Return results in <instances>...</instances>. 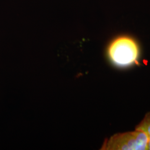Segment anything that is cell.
I'll list each match as a JSON object with an SVG mask.
<instances>
[{
	"instance_id": "obj_3",
	"label": "cell",
	"mask_w": 150,
	"mask_h": 150,
	"mask_svg": "<svg viewBox=\"0 0 150 150\" xmlns=\"http://www.w3.org/2000/svg\"><path fill=\"white\" fill-rule=\"evenodd\" d=\"M136 129L144 132L147 135L149 141V150H150V112L146 114L143 120L136 127Z\"/></svg>"
},
{
	"instance_id": "obj_2",
	"label": "cell",
	"mask_w": 150,
	"mask_h": 150,
	"mask_svg": "<svg viewBox=\"0 0 150 150\" xmlns=\"http://www.w3.org/2000/svg\"><path fill=\"white\" fill-rule=\"evenodd\" d=\"M105 148L112 150H149V141L144 132L136 129L134 131L114 134Z\"/></svg>"
},
{
	"instance_id": "obj_1",
	"label": "cell",
	"mask_w": 150,
	"mask_h": 150,
	"mask_svg": "<svg viewBox=\"0 0 150 150\" xmlns=\"http://www.w3.org/2000/svg\"><path fill=\"white\" fill-rule=\"evenodd\" d=\"M107 54L113 64L125 67L136 62L139 56V48L133 38L121 36L114 39L109 44Z\"/></svg>"
}]
</instances>
